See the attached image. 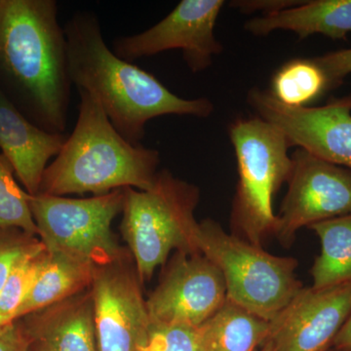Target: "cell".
I'll return each mask as SVG.
<instances>
[{
    "mask_svg": "<svg viewBox=\"0 0 351 351\" xmlns=\"http://www.w3.org/2000/svg\"><path fill=\"white\" fill-rule=\"evenodd\" d=\"M15 176L8 159L0 154V230L18 228L38 237L29 206L31 195L21 188Z\"/></svg>",
    "mask_w": 351,
    "mask_h": 351,
    "instance_id": "cell-22",
    "label": "cell"
},
{
    "mask_svg": "<svg viewBox=\"0 0 351 351\" xmlns=\"http://www.w3.org/2000/svg\"><path fill=\"white\" fill-rule=\"evenodd\" d=\"M199 199L195 184L166 169L158 171L147 191L124 189L120 230L142 284L152 280L172 252L201 253L195 219Z\"/></svg>",
    "mask_w": 351,
    "mask_h": 351,
    "instance_id": "cell-4",
    "label": "cell"
},
{
    "mask_svg": "<svg viewBox=\"0 0 351 351\" xmlns=\"http://www.w3.org/2000/svg\"><path fill=\"white\" fill-rule=\"evenodd\" d=\"M230 138L239 171L232 233L263 247L276 232L274 199L292 173V157L288 154L291 145L276 127L258 117L232 122Z\"/></svg>",
    "mask_w": 351,
    "mask_h": 351,
    "instance_id": "cell-5",
    "label": "cell"
},
{
    "mask_svg": "<svg viewBox=\"0 0 351 351\" xmlns=\"http://www.w3.org/2000/svg\"><path fill=\"white\" fill-rule=\"evenodd\" d=\"M328 351H337V350H332V348H331V350H329Z\"/></svg>",
    "mask_w": 351,
    "mask_h": 351,
    "instance_id": "cell-31",
    "label": "cell"
},
{
    "mask_svg": "<svg viewBox=\"0 0 351 351\" xmlns=\"http://www.w3.org/2000/svg\"><path fill=\"white\" fill-rule=\"evenodd\" d=\"M29 341V339H27ZM27 351H47L46 350H44L43 348H41L40 346L36 345V343H31V341H29V346H27Z\"/></svg>",
    "mask_w": 351,
    "mask_h": 351,
    "instance_id": "cell-29",
    "label": "cell"
},
{
    "mask_svg": "<svg viewBox=\"0 0 351 351\" xmlns=\"http://www.w3.org/2000/svg\"><path fill=\"white\" fill-rule=\"evenodd\" d=\"M257 117L316 157L351 170V94L321 107L290 108L269 91L254 88L247 97Z\"/></svg>",
    "mask_w": 351,
    "mask_h": 351,
    "instance_id": "cell-11",
    "label": "cell"
},
{
    "mask_svg": "<svg viewBox=\"0 0 351 351\" xmlns=\"http://www.w3.org/2000/svg\"><path fill=\"white\" fill-rule=\"evenodd\" d=\"M351 313V283L302 287L269 322L274 351H328Z\"/></svg>",
    "mask_w": 351,
    "mask_h": 351,
    "instance_id": "cell-13",
    "label": "cell"
},
{
    "mask_svg": "<svg viewBox=\"0 0 351 351\" xmlns=\"http://www.w3.org/2000/svg\"><path fill=\"white\" fill-rule=\"evenodd\" d=\"M16 322L31 343L47 351H98L90 288Z\"/></svg>",
    "mask_w": 351,
    "mask_h": 351,
    "instance_id": "cell-15",
    "label": "cell"
},
{
    "mask_svg": "<svg viewBox=\"0 0 351 351\" xmlns=\"http://www.w3.org/2000/svg\"><path fill=\"white\" fill-rule=\"evenodd\" d=\"M48 254L47 265L20 306L16 321L82 293L91 286L93 263L64 253Z\"/></svg>",
    "mask_w": 351,
    "mask_h": 351,
    "instance_id": "cell-17",
    "label": "cell"
},
{
    "mask_svg": "<svg viewBox=\"0 0 351 351\" xmlns=\"http://www.w3.org/2000/svg\"><path fill=\"white\" fill-rule=\"evenodd\" d=\"M147 300L152 324L198 327L226 301L221 270L202 253L175 252Z\"/></svg>",
    "mask_w": 351,
    "mask_h": 351,
    "instance_id": "cell-12",
    "label": "cell"
},
{
    "mask_svg": "<svg viewBox=\"0 0 351 351\" xmlns=\"http://www.w3.org/2000/svg\"><path fill=\"white\" fill-rule=\"evenodd\" d=\"M124 189L87 198L38 193L29 196L38 237L48 253H64L94 265L121 258L112 221L123 210Z\"/></svg>",
    "mask_w": 351,
    "mask_h": 351,
    "instance_id": "cell-7",
    "label": "cell"
},
{
    "mask_svg": "<svg viewBox=\"0 0 351 351\" xmlns=\"http://www.w3.org/2000/svg\"><path fill=\"white\" fill-rule=\"evenodd\" d=\"M198 245L221 270L226 299L269 322L304 287L295 276V258L272 255L226 232L214 219L200 221Z\"/></svg>",
    "mask_w": 351,
    "mask_h": 351,
    "instance_id": "cell-6",
    "label": "cell"
},
{
    "mask_svg": "<svg viewBox=\"0 0 351 351\" xmlns=\"http://www.w3.org/2000/svg\"><path fill=\"white\" fill-rule=\"evenodd\" d=\"M321 244L311 269L313 287L323 289L351 283V214L308 226Z\"/></svg>",
    "mask_w": 351,
    "mask_h": 351,
    "instance_id": "cell-18",
    "label": "cell"
},
{
    "mask_svg": "<svg viewBox=\"0 0 351 351\" xmlns=\"http://www.w3.org/2000/svg\"><path fill=\"white\" fill-rule=\"evenodd\" d=\"M302 2L298 0H237L232 1L230 5L241 13L261 12L265 16L299 5Z\"/></svg>",
    "mask_w": 351,
    "mask_h": 351,
    "instance_id": "cell-26",
    "label": "cell"
},
{
    "mask_svg": "<svg viewBox=\"0 0 351 351\" xmlns=\"http://www.w3.org/2000/svg\"><path fill=\"white\" fill-rule=\"evenodd\" d=\"M315 60L326 73L332 90L339 87L351 73V48L327 53L315 57Z\"/></svg>",
    "mask_w": 351,
    "mask_h": 351,
    "instance_id": "cell-25",
    "label": "cell"
},
{
    "mask_svg": "<svg viewBox=\"0 0 351 351\" xmlns=\"http://www.w3.org/2000/svg\"><path fill=\"white\" fill-rule=\"evenodd\" d=\"M332 348L337 351H351V313L335 338Z\"/></svg>",
    "mask_w": 351,
    "mask_h": 351,
    "instance_id": "cell-28",
    "label": "cell"
},
{
    "mask_svg": "<svg viewBox=\"0 0 351 351\" xmlns=\"http://www.w3.org/2000/svg\"><path fill=\"white\" fill-rule=\"evenodd\" d=\"M203 325L209 351H258L269 332V321L228 299Z\"/></svg>",
    "mask_w": 351,
    "mask_h": 351,
    "instance_id": "cell-19",
    "label": "cell"
},
{
    "mask_svg": "<svg viewBox=\"0 0 351 351\" xmlns=\"http://www.w3.org/2000/svg\"><path fill=\"white\" fill-rule=\"evenodd\" d=\"M274 237L290 248L301 228L351 214V170L298 149Z\"/></svg>",
    "mask_w": 351,
    "mask_h": 351,
    "instance_id": "cell-9",
    "label": "cell"
},
{
    "mask_svg": "<svg viewBox=\"0 0 351 351\" xmlns=\"http://www.w3.org/2000/svg\"><path fill=\"white\" fill-rule=\"evenodd\" d=\"M43 248L38 237L24 230H0V291L18 263Z\"/></svg>",
    "mask_w": 351,
    "mask_h": 351,
    "instance_id": "cell-24",
    "label": "cell"
},
{
    "mask_svg": "<svg viewBox=\"0 0 351 351\" xmlns=\"http://www.w3.org/2000/svg\"><path fill=\"white\" fill-rule=\"evenodd\" d=\"M68 45L55 0H0V89L29 121L66 134Z\"/></svg>",
    "mask_w": 351,
    "mask_h": 351,
    "instance_id": "cell-1",
    "label": "cell"
},
{
    "mask_svg": "<svg viewBox=\"0 0 351 351\" xmlns=\"http://www.w3.org/2000/svg\"><path fill=\"white\" fill-rule=\"evenodd\" d=\"M78 93L75 129L44 171L38 193L101 195L126 188L151 189L160 164L159 152L127 142L99 101L86 91Z\"/></svg>",
    "mask_w": 351,
    "mask_h": 351,
    "instance_id": "cell-3",
    "label": "cell"
},
{
    "mask_svg": "<svg viewBox=\"0 0 351 351\" xmlns=\"http://www.w3.org/2000/svg\"><path fill=\"white\" fill-rule=\"evenodd\" d=\"M66 138V134L49 133L32 123L0 89V149L29 195H38L48 162Z\"/></svg>",
    "mask_w": 351,
    "mask_h": 351,
    "instance_id": "cell-14",
    "label": "cell"
},
{
    "mask_svg": "<svg viewBox=\"0 0 351 351\" xmlns=\"http://www.w3.org/2000/svg\"><path fill=\"white\" fill-rule=\"evenodd\" d=\"M129 250L114 262L95 265L94 301L98 351H149L152 321Z\"/></svg>",
    "mask_w": 351,
    "mask_h": 351,
    "instance_id": "cell-8",
    "label": "cell"
},
{
    "mask_svg": "<svg viewBox=\"0 0 351 351\" xmlns=\"http://www.w3.org/2000/svg\"><path fill=\"white\" fill-rule=\"evenodd\" d=\"M69 75L77 90L94 97L127 142L141 145L145 125L163 115L205 119L214 112L209 99H184L156 76L120 59L108 47L100 21L92 11H77L64 27Z\"/></svg>",
    "mask_w": 351,
    "mask_h": 351,
    "instance_id": "cell-2",
    "label": "cell"
},
{
    "mask_svg": "<svg viewBox=\"0 0 351 351\" xmlns=\"http://www.w3.org/2000/svg\"><path fill=\"white\" fill-rule=\"evenodd\" d=\"M244 27L256 36L289 31L295 32L300 38L313 34L332 39L346 38L351 32V0L302 1L285 10L253 18Z\"/></svg>",
    "mask_w": 351,
    "mask_h": 351,
    "instance_id": "cell-16",
    "label": "cell"
},
{
    "mask_svg": "<svg viewBox=\"0 0 351 351\" xmlns=\"http://www.w3.org/2000/svg\"><path fill=\"white\" fill-rule=\"evenodd\" d=\"M258 351H274V350H272L270 343H267V341H265V343H263L262 348H261Z\"/></svg>",
    "mask_w": 351,
    "mask_h": 351,
    "instance_id": "cell-30",
    "label": "cell"
},
{
    "mask_svg": "<svg viewBox=\"0 0 351 351\" xmlns=\"http://www.w3.org/2000/svg\"><path fill=\"white\" fill-rule=\"evenodd\" d=\"M331 90L329 78L315 58H295L277 69L269 92L287 107L307 108Z\"/></svg>",
    "mask_w": 351,
    "mask_h": 351,
    "instance_id": "cell-20",
    "label": "cell"
},
{
    "mask_svg": "<svg viewBox=\"0 0 351 351\" xmlns=\"http://www.w3.org/2000/svg\"><path fill=\"white\" fill-rule=\"evenodd\" d=\"M149 351H209L204 325L152 324Z\"/></svg>",
    "mask_w": 351,
    "mask_h": 351,
    "instance_id": "cell-23",
    "label": "cell"
},
{
    "mask_svg": "<svg viewBox=\"0 0 351 351\" xmlns=\"http://www.w3.org/2000/svg\"><path fill=\"white\" fill-rule=\"evenodd\" d=\"M27 346L29 341L16 321L0 334V351H27Z\"/></svg>",
    "mask_w": 351,
    "mask_h": 351,
    "instance_id": "cell-27",
    "label": "cell"
},
{
    "mask_svg": "<svg viewBox=\"0 0 351 351\" xmlns=\"http://www.w3.org/2000/svg\"><path fill=\"white\" fill-rule=\"evenodd\" d=\"M223 5V0H182L147 31L115 38L113 53L132 63L180 49L188 68L193 73H201L212 66L214 57L223 50L215 36V25Z\"/></svg>",
    "mask_w": 351,
    "mask_h": 351,
    "instance_id": "cell-10",
    "label": "cell"
},
{
    "mask_svg": "<svg viewBox=\"0 0 351 351\" xmlns=\"http://www.w3.org/2000/svg\"><path fill=\"white\" fill-rule=\"evenodd\" d=\"M49 254L45 248L27 256L13 269L0 291V334L16 321L18 311L45 265Z\"/></svg>",
    "mask_w": 351,
    "mask_h": 351,
    "instance_id": "cell-21",
    "label": "cell"
}]
</instances>
